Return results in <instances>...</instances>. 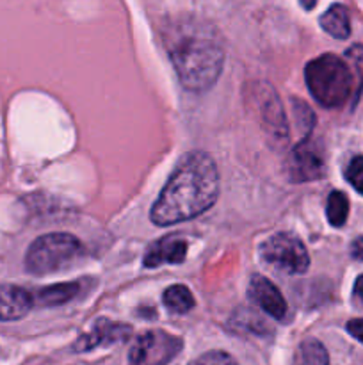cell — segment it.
<instances>
[{"instance_id": "cell-1", "label": "cell", "mask_w": 363, "mask_h": 365, "mask_svg": "<svg viewBox=\"0 0 363 365\" xmlns=\"http://www.w3.org/2000/svg\"><path fill=\"white\" fill-rule=\"evenodd\" d=\"M219 195V171L205 152L185 155L164 185L152 207V221L159 227L192 220L216 203Z\"/></svg>"}, {"instance_id": "cell-2", "label": "cell", "mask_w": 363, "mask_h": 365, "mask_svg": "<svg viewBox=\"0 0 363 365\" xmlns=\"http://www.w3.org/2000/svg\"><path fill=\"white\" fill-rule=\"evenodd\" d=\"M164 43L185 89L201 93L216 84L223 70L224 50L210 25L180 20L166 29Z\"/></svg>"}, {"instance_id": "cell-3", "label": "cell", "mask_w": 363, "mask_h": 365, "mask_svg": "<svg viewBox=\"0 0 363 365\" xmlns=\"http://www.w3.org/2000/svg\"><path fill=\"white\" fill-rule=\"evenodd\" d=\"M306 86L313 98L324 107L344 106L352 89V73L347 64L333 53L310 61L305 70Z\"/></svg>"}, {"instance_id": "cell-4", "label": "cell", "mask_w": 363, "mask_h": 365, "mask_svg": "<svg viewBox=\"0 0 363 365\" xmlns=\"http://www.w3.org/2000/svg\"><path fill=\"white\" fill-rule=\"evenodd\" d=\"M82 255V245L70 234H46L36 239L25 255V266L32 274H48Z\"/></svg>"}, {"instance_id": "cell-5", "label": "cell", "mask_w": 363, "mask_h": 365, "mask_svg": "<svg viewBox=\"0 0 363 365\" xmlns=\"http://www.w3.org/2000/svg\"><path fill=\"white\" fill-rule=\"evenodd\" d=\"M262 257L276 269L288 274H301L308 269L310 257L305 245L294 234L281 232L262 246Z\"/></svg>"}, {"instance_id": "cell-6", "label": "cell", "mask_w": 363, "mask_h": 365, "mask_svg": "<svg viewBox=\"0 0 363 365\" xmlns=\"http://www.w3.org/2000/svg\"><path fill=\"white\" fill-rule=\"evenodd\" d=\"M184 348L182 339L162 330H149L130 349V365H167Z\"/></svg>"}, {"instance_id": "cell-7", "label": "cell", "mask_w": 363, "mask_h": 365, "mask_svg": "<svg viewBox=\"0 0 363 365\" xmlns=\"http://www.w3.org/2000/svg\"><path fill=\"white\" fill-rule=\"evenodd\" d=\"M288 173L294 182H312L324 175V159L319 150L310 143L308 138L302 139L294 152L288 157Z\"/></svg>"}, {"instance_id": "cell-8", "label": "cell", "mask_w": 363, "mask_h": 365, "mask_svg": "<svg viewBox=\"0 0 363 365\" xmlns=\"http://www.w3.org/2000/svg\"><path fill=\"white\" fill-rule=\"evenodd\" d=\"M249 296L265 314L274 319H283L287 316V302L283 299L276 285L265 277L255 274L249 282Z\"/></svg>"}, {"instance_id": "cell-9", "label": "cell", "mask_w": 363, "mask_h": 365, "mask_svg": "<svg viewBox=\"0 0 363 365\" xmlns=\"http://www.w3.org/2000/svg\"><path fill=\"white\" fill-rule=\"evenodd\" d=\"M132 328L128 324L110 323L107 319L96 321L93 330L88 335H82L75 344L77 351H89L93 348H98L103 344H114V342H123L130 337Z\"/></svg>"}, {"instance_id": "cell-10", "label": "cell", "mask_w": 363, "mask_h": 365, "mask_svg": "<svg viewBox=\"0 0 363 365\" xmlns=\"http://www.w3.org/2000/svg\"><path fill=\"white\" fill-rule=\"evenodd\" d=\"M187 253V241L182 235H166L155 245H152L146 252L144 264L146 267H159L162 264H182Z\"/></svg>"}, {"instance_id": "cell-11", "label": "cell", "mask_w": 363, "mask_h": 365, "mask_svg": "<svg viewBox=\"0 0 363 365\" xmlns=\"http://www.w3.org/2000/svg\"><path fill=\"white\" fill-rule=\"evenodd\" d=\"M34 296L16 285H0V321H16L27 316Z\"/></svg>"}, {"instance_id": "cell-12", "label": "cell", "mask_w": 363, "mask_h": 365, "mask_svg": "<svg viewBox=\"0 0 363 365\" xmlns=\"http://www.w3.org/2000/svg\"><path fill=\"white\" fill-rule=\"evenodd\" d=\"M262 114H263V123H265L267 132L274 135L280 141H287V123L283 118V109L280 107L276 95H270L262 100Z\"/></svg>"}, {"instance_id": "cell-13", "label": "cell", "mask_w": 363, "mask_h": 365, "mask_svg": "<svg viewBox=\"0 0 363 365\" xmlns=\"http://www.w3.org/2000/svg\"><path fill=\"white\" fill-rule=\"evenodd\" d=\"M320 27L337 39H347L351 34V21H349L347 7L335 4L320 16Z\"/></svg>"}, {"instance_id": "cell-14", "label": "cell", "mask_w": 363, "mask_h": 365, "mask_svg": "<svg viewBox=\"0 0 363 365\" xmlns=\"http://www.w3.org/2000/svg\"><path fill=\"white\" fill-rule=\"evenodd\" d=\"M80 285L78 284H57L50 285V287L41 289L36 292V302L41 307H53V305H63V303L70 302L77 296Z\"/></svg>"}, {"instance_id": "cell-15", "label": "cell", "mask_w": 363, "mask_h": 365, "mask_svg": "<svg viewBox=\"0 0 363 365\" xmlns=\"http://www.w3.org/2000/svg\"><path fill=\"white\" fill-rule=\"evenodd\" d=\"M294 365H330V356L317 339H306L295 351Z\"/></svg>"}, {"instance_id": "cell-16", "label": "cell", "mask_w": 363, "mask_h": 365, "mask_svg": "<svg viewBox=\"0 0 363 365\" xmlns=\"http://www.w3.org/2000/svg\"><path fill=\"white\" fill-rule=\"evenodd\" d=\"M162 302L171 312L174 314H187L189 310L194 309L196 302L192 298L191 291L184 285H171L162 296Z\"/></svg>"}, {"instance_id": "cell-17", "label": "cell", "mask_w": 363, "mask_h": 365, "mask_svg": "<svg viewBox=\"0 0 363 365\" xmlns=\"http://www.w3.org/2000/svg\"><path fill=\"white\" fill-rule=\"evenodd\" d=\"M349 216V200L344 192L333 191L327 198V221L333 227H344Z\"/></svg>"}, {"instance_id": "cell-18", "label": "cell", "mask_w": 363, "mask_h": 365, "mask_svg": "<svg viewBox=\"0 0 363 365\" xmlns=\"http://www.w3.org/2000/svg\"><path fill=\"white\" fill-rule=\"evenodd\" d=\"M345 178L349 180V184L363 195V157H354V159L349 163L347 171H345Z\"/></svg>"}, {"instance_id": "cell-19", "label": "cell", "mask_w": 363, "mask_h": 365, "mask_svg": "<svg viewBox=\"0 0 363 365\" xmlns=\"http://www.w3.org/2000/svg\"><path fill=\"white\" fill-rule=\"evenodd\" d=\"M345 57H347L351 66L356 70V75H358V89H356V95H359V91L363 89V46H351V48L345 52Z\"/></svg>"}, {"instance_id": "cell-20", "label": "cell", "mask_w": 363, "mask_h": 365, "mask_svg": "<svg viewBox=\"0 0 363 365\" xmlns=\"http://www.w3.org/2000/svg\"><path fill=\"white\" fill-rule=\"evenodd\" d=\"M191 365H238L231 355L224 351H209L199 356Z\"/></svg>"}, {"instance_id": "cell-21", "label": "cell", "mask_w": 363, "mask_h": 365, "mask_svg": "<svg viewBox=\"0 0 363 365\" xmlns=\"http://www.w3.org/2000/svg\"><path fill=\"white\" fill-rule=\"evenodd\" d=\"M347 331L363 344V319H352L347 323Z\"/></svg>"}, {"instance_id": "cell-22", "label": "cell", "mask_w": 363, "mask_h": 365, "mask_svg": "<svg viewBox=\"0 0 363 365\" xmlns=\"http://www.w3.org/2000/svg\"><path fill=\"white\" fill-rule=\"evenodd\" d=\"M351 257L354 260H363V237H358L351 245Z\"/></svg>"}, {"instance_id": "cell-23", "label": "cell", "mask_w": 363, "mask_h": 365, "mask_svg": "<svg viewBox=\"0 0 363 365\" xmlns=\"http://www.w3.org/2000/svg\"><path fill=\"white\" fill-rule=\"evenodd\" d=\"M354 296L359 299V302H362V305H363V274L358 278V280H356Z\"/></svg>"}, {"instance_id": "cell-24", "label": "cell", "mask_w": 363, "mask_h": 365, "mask_svg": "<svg viewBox=\"0 0 363 365\" xmlns=\"http://www.w3.org/2000/svg\"><path fill=\"white\" fill-rule=\"evenodd\" d=\"M301 4L306 7V9H312V7L317 4V0H301Z\"/></svg>"}]
</instances>
